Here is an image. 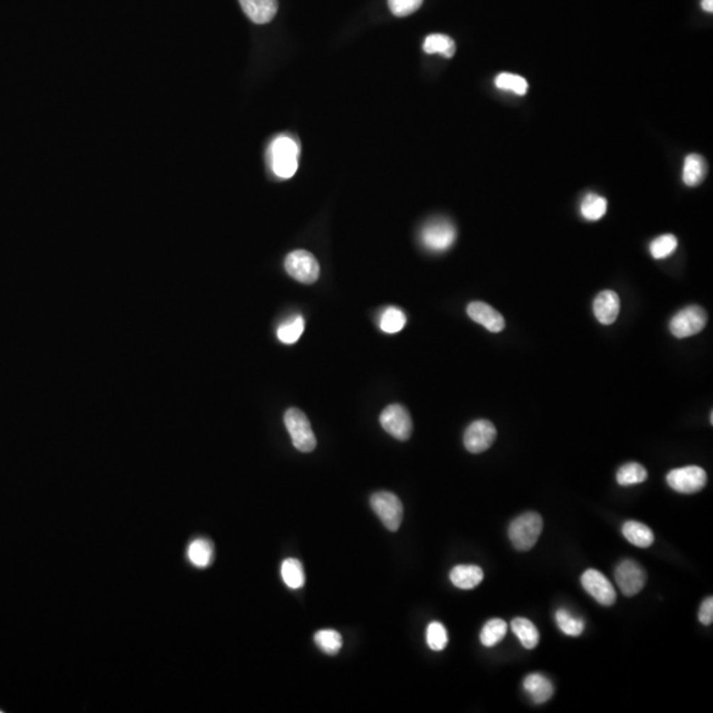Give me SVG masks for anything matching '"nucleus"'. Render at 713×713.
Segmentation results:
<instances>
[{"label":"nucleus","mask_w":713,"mask_h":713,"mask_svg":"<svg viewBox=\"0 0 713 713\" xmlns=\"http://www.w3.org/2000/svg\"><path fill=\"white\" fill-rule=\"evenodd\" d=\"M188 560L197 568H206L209 567L214 556V548L213 544L208 539H194L190 542L187 550Z\"/></svg>","instance_id":"aec40b11"},{"label":"nucleus","mask_w":713,"mask_h":713,"mask_svg":"<svg viewBox=\"0 0 713 713\" xmlns=\"http://www.w3.org/2000/svg\"><path fill=\"white\" fill-rule=\"evenodd\" d=\"M284 423L289 436L292 438L294 447L300 452H312L317 440L314 436V429L311 427L309 419L304 412L299 409H287L284 415Z\"/></svg>","instance_id":"20e7f679"},{"label":"nucleus","mask_w":713,"mask_h":713,"mask_svg":"<svg viewBox=\"0 0 713 713\" xmlns=\"http://www.w3.org/2000/svg\"><path fill=\"white\" fill-rule=\"evenodd\" d=\"M555 618L558 628L560 629L565 636L579 637L584 631V621L581 618L575 617L567 609H559Z\"/></svg>","instance_id":"cd10ccee"},{"label":"nucleus","mask_w":713,"mask_h":713,"mask_svg":"<svg viewBox=\"0 0 713 713\" xmlns=\"http://www.w3.org/2000/svg\"><path fill=\"white\" fill-rule=\"evenodd\" d=\"M665 480L668 486L678 493L694 494L707 485V473L700 466H685L671 470Z\"/></svg>","instance_id":"6e6552de"},{"label":"nucleus","mask_w":713,"mask_h":713,"mask_svg":"<svg viewBox=\"0 0 713 713\" xmlns=\"http://www.w3.org/2000/svg\"><path fill=\"white\" fill-rule=\"evenodd\" d=\"M506 634H507V624L501 618H493L484 625L480 634V639L484 646L493 647L498 645Z\"/></svg>","instance_id":"5701e85b"},{"label":"nucleus","mask_w":713,"mask_h":713,"mask_svg":"<svg viewBox=\"0 0 713 713\" xmlns=\"http://www.w3.org/2000/svg\"><path fill=\"white\" fill-rule=\"evenodd\" d=\"M423 49H424L426 53H429V55L440 53L444 57L451 58L455 55V52H456V44L447 35H438V33H436V35H429L426 38Z\"/></svg>","instance_id":"b1692460"},{"label":"nucleus","mask_w":713,"mask_h":713,"mask_svg":"<svg viewBox=\"0 0 713 713\" xmlns=\"http://www.w3.org/2000/svg\"><path fill=\"white\" fill-rule=\"evenodd\" d=\"M406 321H407L406 314H403L398 308L390 306L382 314L380 326L383 332L392 334V333L400 332L404 328Z\"/></svg>","instance_id":"c85d7f7f"},{"label":"nucleus","mask_w":713,"mask_h":713,"mask_svg":"<svg viewBox=\"0 0 713 713\" xmlns=\"http://www.w3.org/2000/svg\"><path fill=\"white\" fill-rule=\"evenodd\" d=\"M268 162L277 177L291 179L299 167V145L288 136H279L270 144Z\"/></svg>","instance_id":"f257e3e1"},{"label":"nucleus","mask_w":713,"mask_h":713,"mask_svg":"<svg viewBox=\"0 0 713 713\" xmlns=\"http://www.w3.org/2000/svg\"><path fill=\"white\" fill-rule=\"evenodd\" d=\"M427 643L431 650L441 651L448 645L447 629L440 622H431L427 628Z\"/></svg>","instance_id":"473e14b6"},{"label":"nucleus","mask_w":713,"mask_h":713,"mask_svg":"<svg viewBox=\"0 0 713 713\" xmlns=\"http://www.w3.org/2000/svg\"><path fill=\"white\" fill-rule=\"evenodd\" d=\"M282 577L288 588L300 590L305 584L303 564L297 559H285L282 564Z\"/></svg>","instance_id":"4be33fe9"},{"label":"nucleus","mask_w":713,"mask_h":713,"mask_svg":"<svg viewBox=\"0 0 713 713\" xmlns=\"http://www.w3.org/2000/svg\"><path fill=\"white\" fill-rule=\"evenodd\" d=\"M451 581L460 590H473L484 580V570L478 565H456L451 570Z\"/></svg>","instance_id":"dca6fc26"},{"label":"nucleus","mask_w":713,"mask_h":713,"mask_svg":"<svg viewBox=\"0 0 713 713\" xmlns=\"http://www.w3.org/2000/svg\"><path fill=\"white\" fill-rule=\"evenodd\" d=\"M622 535L629 543L638 548H647L654 543V534L650 527L637 521H628L622 526Z\"/></svg>","instance_id":"a211bd4d"},{"label":"nucleus","mask_w":713,"mask_h":713,"mask_svg":"<svg viewBox=\"0 0 713 713\" xmlns=\"http://www.w3.org/2000/svg\"><path fill=\"white\" fill-rule=\"evenodd\" d=\"M619 590L628 596H636L646 585V572L634 560L621 561L614 572Z\"/></svg>","instance_id":"9d476101"},{"label":"nucleus","mask_w":713,"mask_h":713,"mask_svg":"<svg viewBox=\"0 0 713 713\" xmlns=\"http://www.w3.org/2000/svg\"><path fill=\"white\" fill-rule=\"evenodd\" d=\"M466 312L473 321L481 324L490 332L498 333L504 329L506 323H504V316L494 309L492 305L486 304L482 302H473L468 305Z\"/></svg>","instance_id":"ddd939ff"},{"label":"nucleus","mask_w":713,"mask_h":713,"mask_svg":"<svg viewBox=\"0 0 713 713\" xmlns=\"http://www.w3.org/2000/svg\"><path fill=\"white\" fill-rule=\"evenodd\" d=\"M0 713H1V711H0Z\"/></svg>","instance_id":"e433bc0d"},{"label":"nucleus","mask_w":713,"mask_h":713,"mask_svg":"<svg viewBox=\"0 0 713 713\" xmlns=\"http://www.w3.org/2000/svg\"><path fill=\"white\" fill-rule=\"evenodd\" d=\"M543 530L542 516L529 512L516 516L509 527V538L515 550L529 551L538 542Z\"/></svg>","instance_id":"f03ea898"},{"label":"nucleus","mask_w":713,"mask_h":713,"mask_svg":"<svg viewBox=\"0 0 713 713\" xmlns=\"http://www.w3.org/2000/svg\"><path fill=\"white\" fill-rule=\"evenodd\" d=\"M707 321L708 316L702 306L688 305L671 319L670 331L676 338H685L702 332Z\"/></svg>","instance_id":"0eeeda50"},{"label":"nucleus","mask_w":713,"mask_h":713,"mask_svg":"<svg viewBox=\"0 0 713 713\" xmlns=\"http://www.w3.org/2000/svg\"><path fill=\"white\" fill-rule=\"evenodd\" d=\"M423 4V0H389V7L395 16H409L418 11Z\"/></svg>","instance_id":"72a5a7b5"},{"label":"nucleus","mask_w":713,"mask_h":713,"mask_svg":"<svg viewBox=\"0 0 713 713\" xmlns=\"http://www.w3.org/2000/svg\"><path fill=\"white\" fill-rule=\"evenodd\" d=\"M595 316L602 325H610L617 320L619 314V297L614 291H602L596 296L593 303Z\"/></svg>","instance_id":"4468645a"},{"label":"nucleus","mask_w":713,"mask_h":713,"mask_svg":"<svg viewBox=\"0 0 713 713\" xmlns=\"http://www.w3.org/2000/svg\"><path fill=\"white\" fill-rule=\"evenodd\" d=\"M314 642L316 645L326 653L328 656H336L343 647V638L341 634L336 630H320L314 634Z\"/></svg>","instance_id":"bb28decb"},{"label":"nucleus","mask_w":713,"mask_h":713,"mask_svg":"<svg viewBox=\"0 0 713 713\" xmlns=\"http://www.w3.org/2000/svg\"><path fill=\"white\" fill-rule=\"evenodd\" d=\"M370 504L387 530L397 531L399 529L403 519V504L397 495L390 492H378L371 495Z\"/></svg>","instance_id":"423d86ee"},{"label":"nucleus","mask_w":713,"mask_h":713,"mask_svg":"<svg viewBox=\"0 0 713 713\" xmlns=\"http://www.w3.org/2000/svg\"><path fill=\"white\" fill-rule=\"evenodd\" d=\"M303 332H304V319L302 316H296L295 319H291L289 321L279 326L277 338L283 343L291 345L300 338Z\"/></svg>","instance_id":"c756f323"},{"label":"nucleus","mask_w":713,"mask_h":713,"mask_svg":"<svg viewBox=\"0 0 713 713\" xmlns=\"http://www.w3.org/2000/svg\"><path fill=\"white\" fill-rule=\"evenodd\" d=\"M288 275L304 284H312L320 276V265L314 254L306 250H296L288 254L284 260Z\"/></svg>","instance_id":"39448f33"},{"label":"nucleus","mask_w":713,"mask_h":713,"mask_svg":"<svg viewBox=\"0 0 713 713\" xmlns=\"http://www.w3.org/2000/svg\"><path fill=\"white\" fill-rule=\"evenodd\" d=\"M420 241L432 253H443L456 241V228L447 219H429L420 231Z\"/></svg>","instance_id":"7ed1b4c3"},{"label":"nucleus","mask_w":713,"mask_h":713,"mask_svg":"<svg viewBox=\"0 0 713 713\" xmlns=\"http://www.w3.org/2000/svg\"><path fill=\"white\" fill-rule=\"evenodd\" d=\"M524 691L531 696L535 704L548 702L553 695V685L548 678L542 674H530L523 682Z\"/></svg>","instance_id":"f3484780"},{"label":"nucleus","mask_w":713,"mask_h":713,"mask_svg":"<svg viewBox=\"0 0 713 713\" xmlns=\"http://www.w3.org/2000/svg\"><path fill=\"white\" fill-rule=\"evenodd\" d=\"M699 619L700 622L708 626L711 625L713 621V599L712 597H708L703 601L702 607L699 609Z\"/></svg>","instance_id":"f704fd0d"},{"label":"nucleus","mask_w":713,"mask_h":713,"mask_svg":"<svg viewBox=\"0 0 713 713\" xmlns=\"http://www.w3.org/2000/svg\"><path fill=\"white\" fill-rule=\"evenodd\" d=\"M678 248V239L673 234H665L656 238L650 243V253L656 259H665L670 257Z\"/></svg>","instance_id":"2f4dec72"},{"label":"nucleus","mask_w":713,"mask_h":713,"mask_svg":"<svg viewBox=\"0 0 713 713\" xmlns=\"http://www.w3.org/2000/svg\"><path fill=\"white\" fill-rule=\"evenodd\" d=\"M708 171L707 162L703 156L697 153H691L685 159L683 165V181L688 187H697L705 179Z\"/></svg>","instance_id":"6ab92c4d"},{"label":"nucleus","mask_w":713,"mask_h":713,"mask_svg":"<svg viewBox=\"0 0 713 713\" xmlns=\"http://www.w3.org/2000/svg\"><path fill=\"white\" fill-rule=\"evenodd\" d=\"M581 585L599 605L610 607L616 602L617 593L605 575L597 570H587L581 576Z\"/></svg>","instance_id":"9b49d317"},{"label":"nucleus","mask_w":713,"mask_h":713,"mask_svg":"<svg viewBox=\"0 0 713 713\" xmlns=\"http://www.w3.org/2000/svg\"><path fill=\"white\" fill-rule=\"evenodd\" d=\"M512 630L516 638L521 641L522 646L529 650H533L539 643V630L533 622L527 618H514L512 622Z\"/></svg>","instance_id":"412c9836"},{"label":"nucleus","mask_w":713,"mask_h":713,"mask_svg":"<svg viewBox=\"0 0 713 713\" xmlns=\"http://www.w3.org/2000/svg\"><path fill=\"white\" fill-rule=\"evenodd\" d=\"M497 438L494 424L489 420H475L464 433V446L470 453H482L493 446Z\"/></svg>","instance_id":"f8f14e48"},{"label":"nucleus","mask_w":713,"mask_h":713,"mask_svg":"<svg viewBox=\"0 0 713 713\" xmlns=\"http://www.w3.org/2000/svg\"><path fill=\"white\" fill-rule=\"evenodd\" d=\"M248 19L255 24H267L275 18L277 0H239Z\"/></svg>","instance_id":"2eb2a0df"},{"label":"nucleus","mask_w":713,"mask_h":713,"mask_svg":"<svg viewBox=\"0 0 713 713\" xmlns=\"http://www.w3.org/2000/svg\"><path fill=\"white\" fill-rule=\"evenodd\" d=\"M702 7H703V10L707 11V12H712L713 0H702Z\"/></svg>","instance_id":"c9c22d12"},{"label":"nucleus","mask_w":713,"mask_h":713,"mask_svg":"<svg viewBox=\"0 0 713 713\" xmlns=\"http://www.w3.org/2000/svg\"><path fill=\"white\" fill-rule=\"evenodd\" d=\"M495 86L501 90L513 92L518 95H524L529 90L527 81L523 77L512 74V73H501L499 76H497Z\"/></svg>","instance_id":"7c9ffc66"},{"label":"nucleus","mask_w":713,"mask_h":713,"mask_svg":"<svg viewBox=\"0 0 713 713\" xmlns=\"http://www.w3.org/2000/svg\"><path fill=\"white\" fill-rule=\"evenodd\" d=\"M646 480L647 470L638 463H629L618 469L617 482L621 486L638 485Z\"/></svg>","instance_id":"a878e982"},{"label":"nucleus","mask_w":713,"mask_h":713,"mask_svg":"<svg viewBox=\"0 0 713 713\" xmlns=\"http://www.w3.org/2000/svg\"><path fill=\"white\" fill-rule=\"evenodd\" d=\"M608 209V202L599 194L590 193L581 202V214L588 221H599L602 219Z\"/></svg>","instance_id":"393cba45"},{"label":"nucleus","mask_w":713,"mask_h":713,"mask_svg":"<svg viewBox=\"0 0 713 713\" xmlns=\"http://www.w3.org/2000/svg\"><path fill=\"white\" fill-rule=\"evenodd\" d=\"M380 426L391 436L406 441L412 433V419L409 411L402 404H390L380 414Z\"/></svg>","instance_id":"1a4fd4ad"}]
</instances>
